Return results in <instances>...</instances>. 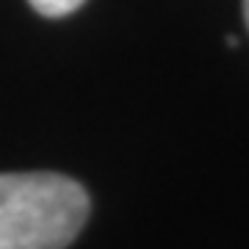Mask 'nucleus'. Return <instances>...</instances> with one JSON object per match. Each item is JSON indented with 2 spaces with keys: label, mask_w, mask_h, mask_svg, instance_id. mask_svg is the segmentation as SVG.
Instances as JSON below:
<instances>
[{
  "label": "nucleus",
  "mask_w": 249,
  "mask_h": 249,
  "mask_svg": "<svg viewBox=\"0 0 249 249\" xmlns=\"http://www.w3.org/2000/svg\"><path fill=\"white\" fill-rule=\"evenodd\" d=\"M89 219V194L55 172L0 175V249H67Z\"/></svg>",
  "instance_id": "nucleus-1"
},
{
  "label": "nucleus",
  "mask_w": 249,
  "mask_h": 249,
  "mask_svg": "<svg viewBox=\"0 0 249 249\" xmlns=\"http://www.w3.org/2000/svg\"><path fill=\"white\" fill-rule=\"evenodd\" d=\"M244 17H247V25H249V0H244Z\"/></svg>",
  "instance_id": "nucleus-3"
},
{
  "label": "nucleus",
  "mask_w": 249,
  "mask_h": 249,
  "mask_svg": "<svg viewBox=\"0 0 249 249\" xmlns=\"http://www.w3.org/2000/svg\"><path fill=\"white\" fill-rule=\"evenodd\" d=\"M42 17H67L83 6V0H28Z\"/></svg>",
  "instance_id": "nucleus-2"
}]
</instances>
